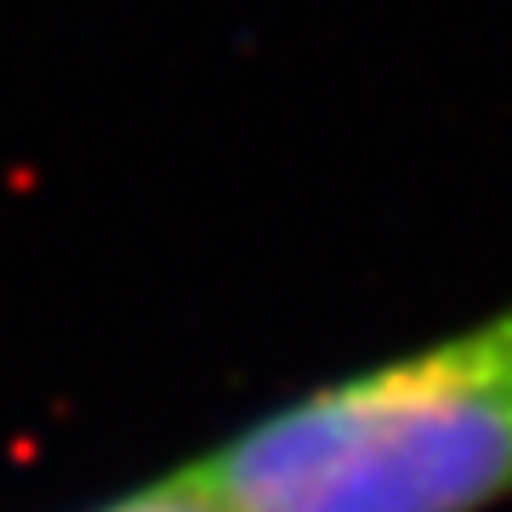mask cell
Instances as JSON below:
<instances>
[{
  "label": "cell",
  "instance_id": "6da1fadb",
  "mask_svg": "<svg viewBox=\"0 0 512 512\" xmlns=\"http://www.w3.org/2000/svg\"><path fill=\"white\" fill-rule=\"evenodd\" d=\"M222 512H490L512 501V308L313 387L200 461Z\"/></svg>",
  "mask_w": 512,
  "mask_h": 512
},
{
  "label": "cell",
  "instance_id": "7a4b0ae2",
  "mask_svg": "<svg viewBox=\"0 0 512 512\" xmlns=\"http://www.w3.org/2000/svg\"><path fill=\"white\" fill-rule=\"evenodd\" d=\"M97 512H222V507H217V495L205 490L200 467H188V473H171L160 484H148V490H131Z\"/></svg>",
  "mask_w": 512,
  "mask_h": 512
}]
</instances>
